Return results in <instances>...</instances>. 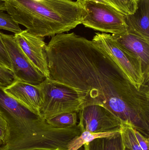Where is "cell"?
<instances>
[{"instance_id": "1", "label": "cell", "mask_w": 149, "mask_h": 150, "mask_svg": "<svg viewBox=\"0 0 149 150\" xmlns=\"http://www.w3.org/2000/svg\"><path fill=\"white\" fill-rule=\"evenodd\" d=\"M46 52L50 78L79 92L82 107L102 106L149 137V85L136 87L108 53L74 33L52 36Z\"/></svg>"}, {"instance_id": "2", "label": "cell", "mask_w": 149, "mask_h": 150, "mask_svg": "<svg viewBox=\"0 0 149 150\" xmlns=\"http://www.w3.org/2000/svg\"><path fill=\"white\" fill-rule=\"evenodd\" d=\"M6 11L31 34L44 38L69 31L81 24L83 5L72 0H5Z\"/></svg>"}, {"instance_id": "3", "label": "cell", "mask_w": 149, "mask_h": 150, "mask_svg": "<svg viewBox=\"0 0 149 150\" xmlns=\"http://www.w3.org/2000/svg\"><path fill=\"white\" fill-rule=\"evenodd\" d=\"M38 86L43 96L40 112L45 120L64 113H78L82 108L80 93L70 86L48 78Z\"/></svg>"}, {"instance_id": "4", "label": "cell", "mask_w": 149, "mask_h": 150, "mask_svg": "<svg viewBox=\"0 0 149 150\" xmlns=\"http://www.w3.org/2000/svg\"><path fill=\"white\" fill-rule=\"evenodd\" d=\"M82 5L86 12L81 23L85 27L112 35L127 32L125 15L114 7L91 1Z\"/></svg>"}, {"instance_id": "5", "label": "cell", "mask_w": 149, "mask_h": 150, "mask_svg": "<svg viewBox=\"0 0 149 150\" xmlns=\"http://www.w3.org/2000/svg\"><path fill=\"white\" fill-rule=\"evenodd\" d=\"M92 40L113 57L136 87L140 89L149 85L145 81L141 60L121 47L112 35L97 33Z\"/></svg>"}, {"instance_id": "6", "label": "cell", "mask_w": 149, "mask_h": 150, "mask_svg": "<svg viewBox=\"0 0 149 150\" xmlns=\"http://www.w3.org/2000/svg\"><path fill=\"white\" fill-rule=\"evenodd\" d=\"M78 125L81 132L94 134L120 131L122 122L108 109L99 105L81 108L78 112Z\"/></svg>"}, {"instance_id": "7", "label": "cell", "mask_w": 149, "mask_h": 150, "mask_svg": "<svg viewBox=\"0 0 149 150\" xmlns=\"http://www.w3.org/2000/svg\"><path fill=\"white\" fill-rule=\"evenodd\" d=\"M11 64L12 71L16 79L38 85L46 78L31 64L14 38V35L0 32Z\"/></svg>"}, {"instance_id": "8", "label": "cell", "mask_w": 149, "mask_h": 150, "mask_svg": "<svg viewBox=\"0 0 149 150\" xmlns=\"http://www.w3.org/2000/svg\"><path fill=\"white\" fill-rule=\"evenodd\" d=\"M14 38L31 64L45 78H50L44 38L31 34L27 30L15 34Z\"/></svg>"}, {"instance_id": "9", "label": "cell", "mask_w": 149, "mask_h": 150, "mask_svg": "<svg viewBox=\"0 0 149 150\" xmlns=\"http://www.w3.org/2000/svg\"><path fill=\"white\" fill-rule=\"evenodd\" d=\"M3 90L7 95L43 118L40 112L43 96L38 85L15 79L10 85L3 88Z\"/></svg>"}, {"instance_id": "10", "label": "cell", "mask_w": 149, "mask_h": 150, "mask_svg": "<svg viewBox=\"0 0 149 150\" xmlns=\"http://www.w3.org/2000/svg\"><path fill=\"white\" fill-rule=\"evenodd\" d=\"M112 35L114 40L121 47L141 60L145 81L149 84V41L127 32Z\"/></svg>"}, {"instance_id": "11", "label": "cell", "mask_w": 149, "mask_h": 150, "mask_svg": "<svg viewBox=\"0 0 149 150\" xmlns=\"http://www.w3.org/2000/svg\"><path fill=\"white\" fill-rule=\"evenodd\" d=\"M127 32L149 41V0H138L133 14L125 15Z\"/></svg>"}, {"instance_id": "12", "label": "cell", "mask_w": 149, "mask_h": 150, "mask_svg": "<svg viewBox=\"0 0 149 150\" xmlns=\"http://www.w3.org/2000/svg\"><path fill=\"white\" fill-rule=\"evenodd\" d=\"M87 150H124L121 132L108 137L96 138L84 144Z\"/></svg>"}, {"instance_id": "13", "label": "cell", "mask_w": 149, "mask_h": 150, "mask_svg": "<svg viewBox=\"0 0 149 150\" xmlns=\"http://www.w3.org/2000/svg\"><path fill=\"white\" fill-rule=\"evenodd\" d=\"M78 113H64L46 120L48 124L55 127L70 128L77 126Z\"/></svg>"}, {"instance_id": "14", "label": "cell", "mask_w": 149, "mask_h": 150, "mask_svg": "<svg viewBox=\"0 0 149 150\" xmlns=\"http://www.w3.org/2000/svg\"><path fill=\"white\" fill-rule=\"evenodd\" d=\"M120 130L114 131V132H107V133H99V134H94L88 131L81 132L80 135L77 138H75L71 143L67 150H77L81 146H84V144L92 142L94 139L100 138V137L112 136L120 132Z\"/></svg>"}, {"instance_id": "15", "label": "cell", "mask_w": 149, "mask_h": 150, "mask_svg": "<svg viewBox=\"0 0 149 150\" xmlns=\"http://www.w3.org/2000/svg\"><path fill=\"white\" fill-rule=\"evenodd\" d=\"M120 132L125 147L130 150H143L134 134L131 126L122 123Z\"/></svg>"}, {"instance_id": "16", "label": "cell", "mask_w": 149, "mask_h": 150, "mask_svg": "<svg viewBox=\"0 0 149 150\" xmlns=\"http://www.w3.org/2000/svg\"><path fill=\"white\" fill-rule=\"evenodd\" d=\"M0 30L11 32L15 34L20 33L22 31L19 24L17 23L8 13L0 11Z\"/></svg>"}, {"instance_id": "17", "label": "cell", "mask_w": 149, "mask_h": 150, "mask_svg": "<svg viewBox=\"0 0 149 150\" xmlns=\"http://www.w3.org/2000/svg\"><path fill=\"white\" fill-rule=\"evenodd\" d=\"M114 7L124 15L132 14L137 8L138 0H109Z\"/></svg>"}, {"instance_id": "18", "label": "cell", "mask_w": 149, "mask_h": 150, "mask_svg": "<svg viewBox=\"0 0 149 150\" xmlns=\"http://www.w3.org/2000/svg\"><path fill=\"white\" fill-rule=\"evenodd\" d=\"M15 79V78L11 70L0 66V87H7Z\"/></svg>"}, {"instance_id": "19", "label": "cell", "mask_w": 149, "mask_h": 150, "mask_svg": "<svg viewBox=\"0 0 149 150\" xmlns=\"http://www.w3.org/2000/svg\"><path fill=\"white\" fill-rule=\"evenodd\" d=\"M0 66L12 71L11 62L6 47L0 36Z\"/></svg>"}, {"instance_id": "20", "label": "cell", "mask_w": 149, "mask_h": 150, "mask_svg": "<svg viewBox=\"0 0 149 150\" xmlns=\"http://www.w3.org/2000/svg\"><path fill=\"white\" fill-rule=\"evenodd\" d=\"M134 134L143 150H149V139L143 136L136 129L132 127Z\"/></svg>"}, {"instance_id": "21", "label": "cell", "mask_w": 149, "mask_h": 150, "mask_svg": "<svg viewBox=\"0 0 149 150\" xmlns=\"http://www.w3.org/2000/svg\"><path fill=\"white\" fill-rule=\"evenodd\" d=\"M8 131L7 123L0 111V146L5 142Z\"/></svg>"}, {"instance_id": "22", "label": "cell", "mask_w": 149, "mask_h": 150, "mask_svg": "<svg viewBox=\"0 0 149 150\" xmlns=\"http://www.w3.org/2000/svg\"><path fill=\"white\" fill-rule=\"evenodd\" d=\"M81 4H83L85 2L87 1H91L101 3L105 4H108V5H111V6L114 7L113 4L109 0H77ZM115 8V7H114Z\"/></svg>"}, {"instance_id": "23", "label": "cell", "mask_w": 149, "mask_h": 150, "mask_svg": "<svg viewBox=\"0 0 149 150\" xmlns=\"http://www.w3.org/2000/svg\"><path fill=\"white\" fill-rule=\"evenodd\" d=\"M0 11H6L5 0H0Z\"/></svg>"}, {"instance_id": "24", "label": "cell", "mask_w": 149, "mask_h": 150, "mask_svg": "<svg viewBox=\"0 0 149 150\" xmlns=\"http://www.w3.org/2000/svg\"><path fill=\"white\" fill-rule=\"evenodd\" d=\"M84 146H81L80 148H79L78 149L76 150H84Z\"/></svg>"}, {"instance_id": "25", "label": "cell", "mask_w": 149, "mask_h": 150, "mask_svg": "<svg viewBox=\"0 0 149 150\" xmlns=\"http://www.w3.org/2000/svg\"><path fill=\"white\" fill-rule=\"evenodd\" d=\"M124 150H130L129 149H128V148H126V147H125V148H124Z\"/></svg>"}, {"instance_id": "26", "label": "cell", "mask_w": 149, "mask_h": 150, "mask_svg": "<svg viewBox=\"0 0 149 150\" xmlns=\"http://www.w3.org/2000/svg\"><path fill=\"white\" fill-rule=\"evenodd\" d=\"M84 150H86V149L85 147V146H84Z\"/></svg>"}, {"instance_id": "27", "label": "cell", "mask_w": 149, "mask_h": 150, "mask_svg": "<svg viewBox=\"0 0 149 150\" xmlns=\"http://www.w3.org/2000/svg\"></svg>"}]
</instances>
